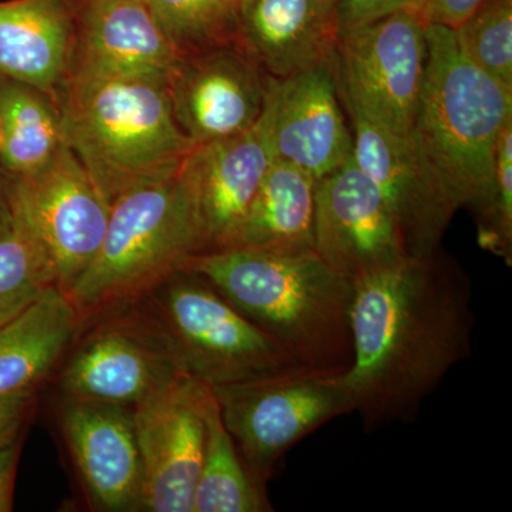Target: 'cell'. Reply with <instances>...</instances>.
Returning a JSON list of instances; mask_svg holds the SVG:
<instances>
[{
    "instance_id": "9",
    "label": "cell",
    "mask_w": 512,
    "mask_h": 512,
    "mask_svg": "<svg viewBox=\"0 0 512 512\" xmlns=\"http://www.w3.org/2000/svg\"><path fill=\"white\" fill-rule=\"evenodd\" d=\"M3 175L9 204L45 245L57 285L69 292L99 251L110 205L66 144L32 173Z\"/></svg>"
},
{
    "instance_id": "20",
    "label": "cell",
    "mask_w": 512,
    "mask_h": 512,
    "mask_svg": "<svg viewBox=\"0 0 512 512\" xmlns=\"http://www.w3.org/2000/svg\"><path fill=\"white\" fill-rule=\"evenodd\" d=\"M74 37V0L0 2V76L57 100L72 69Z\"/></svg>"
},
{
    "instance_id": "12",
    "label": "cell",
    "mask_w": 512,
    "mask_h": 512,
    "mask_svg": "<svg viewBox=\"0 0 512 512\" xmlns=\"http://www.w3.org/2000/svg\"><path fill=\"white\" fill-rule=\"evenodd\" d=\"M315 249L352 282L410 256L382 192L352 156L318 181Z\"/></svg>"
},
{
    "instance_id": "22",
    "label": "cell",
    "mask_w": 512,
    "mask_h": 512,
    "mask_svg": "<svg viewBox=\"0 0 512 512\" xmlns=\"http://www.w3.org/2000/svg\"><path fill=\"white\" fill-rule=\"evenodd\" d=\"M80 320L69 295L53 286L0 326V396L33 393L69 345Z\"/></svg>"
},
{
    "instance_id": "4",
    "label": "cell",
    "mask_w": 512,
    "mask_h": 512,
    "mask_svg": "<svg viewBox=\"0 0 512 512\" xmlns=\"http://www.w3.org/2000/svg\"><path fill=\"white\" fill-rule=\"evenodd\" d=\"M56 101L63 144L110 208L133 185L177 170L197 147L178 127L165 83L70 70Z\"/></svg>"
},
{
    "instance_id": "30",
    "label": "cell",
    "mask_w": 512,
    "mask_h": 512,
    "mask_svg": "<svg viewBox=\"0 0 512 512\" xmlns=\"http://www.w3.org/2000/svg\"><path fill=\"white\" fill-rule=\"evenodd\" d=\"M481 0H413L412 9L426 25L457 29L480 5Z\"/></svg>"
},
{
    "instance_id": "3",
    "label": "cell",
    "mask_w": 512,
    "mask_h": 512,
    "mask_svg": "<svg viewBox=\"0 0 512 512\" xmlns=\"http://www.w3.org/2000/svg\"><path fill=\"white\" fill-rule=\"evenodd\" d=\"M427 62L412 146L430 180L477 218L491 201L501 133L512 120V92L471 62L456 30L427 25Z\"/></svg>"
},
{
    "instance_id": "15",
    "label": "cell",
    "mask_w": 512,
    "mask_h": 512,
    "mask_svg": "<svg viewBox=\"0 0 512 512\" xmlns=\"http://www.w3.org/2000/svg\"><path fill=\"white\" fill-rule=\"evenodd\" d=\"M343 106L352 121L353 160L382 192L407 252L433 254L457 211L421 167L412 141L386 130L356 107Z\"/></svg>"
},
{
    "instance_id": "29",
    "label": "cell",
    "mask_w": 512,
    "mask_h": 512,
    "mask_svg": "<svg viewBox=\"0 0 512 512\" xmlns=\"http://www.w3.org/2000/svg\"><path fill=\"white\" fill-rule=\"evenodd\" d=\"M413 0H338L339 33L409 8Z\"/></svg>"
},
{
    "instance_id": "19",
    "label": "cell",
    "mask_w": 512,
    "mask_h": 512,
    "mask_svg": "<svg viewBox=\"0 0 512 512\" xmlns=\"http://www.w3.org/2000/svg\"><path fill=\"white\" fill-rule=\"evenodd\" d=\"M238 37L268 76L285 79L332 62L338 0H237Z\"/></svg>"
},
{
    "instance_id": "33",
    "label": "cell",
    "mask_w": 512,
    "mask_h": 512,
    "mask_svg": "<svg viewBox=\"0 0 512 512\" xmlns=\"http://www.w3.org/2000/svg\"><path fill=\"white\" fill-rule=\"evenodd\" d=\"M10 221V205L6 194L5 175L0 170V232L8 227Z\"/></svg>"
},
{
    "instance_id": "10",
    "label": "cell",
    "mask_w": 512,
    "mask_h": 512,
    "mask_svg": "<svg viewBox=\"0 0 512 512\" xmlns=\"http://www.w3.org/2000/svg\"><path fill=\"white\" fill-rule=\"evenodd\" d=\"M266 79L239 40L181 53L167 82L174 119L195 146L245 133L264 110Z\"/></svg>"
},
{
    "instance_id": "25",
    "label": "cell",
    "mask_w": 512,
    "mask_h": 512,
    "mask_svg": "<svg viewBox=\"0 0 512 512\" xmlns=\"http://www.w3.org/2000/svg\"><path fill=\"white\" fill-rule=\"evenodd\" d=\"M53 286L59 285L52 258L29 222L10 205L8 227L0 232V326Z\"/></svg>"
},
{
    "instance_id": "5",
    "label": "cell",
    "mask_w": 512,
    "mask_h": 512,
    "mask_svg": "<svg viewBox=\"0 0 512 512\" xmlns=\"http://www.w3.org/2000/svg\"><path fill=\"white\" fill-rule=\"evenodd\" d=\"M201 252L181 164L133 185L113 202L99 251L67 295L82 319L151 291Z\"/></svg>"
},
{
    "instance_id": "8",
    "label": "cell",
    "mask_w": 512,
    "mask_h": 512,
    "mask_svg": "<svg viewBox=\"0 0 512 512\" xmlns=\"http://www.w3.org/2000/svg\"><path fill=\"white\" fill-rule=\"evenodd\" d=\"M427 25L400 9L339 33L332 64L340 99L410 140L427 62Z\"/></svg>"
},
{
    "instance_id": "21",
    "label": "cell",
    "mask_w": 512,
    "mask_h": 512,
    "mask_svg": "<svg viewBox=\"0 0 512 512\" xmlns=\"http://www.w3.org/2000/svg\"><path fill=\"white\" fill-rule=\"evenodd\" d=\"M318 180L274 158L259 184L234 248L312 252L315 249Z\"/></svg>"
},
{
    "instance_id": "34",
    "label": "cell",
    "mask_w": 512,
    "mask_h": 512,
    "mask_svg": "<svg viewBox=\"0 0 512 512\" xmlns=\"http://www.w3.org/2000/svg\"><path fill=\"white\" fill-rule=\"evenodd\" d=\"M0 144H2V131H0Z\"/></svg>"
},
{
    "instance_id": "2",
    "label": "cell",
    "mask_w": 512,
    "mask_h": 512,
    "mask_svg": "<svg viewBox=\"0 0 512 512\" xmlns=\"http://www.w3.org/2000/svg\"><path fill=\"white\" fill-rule=\"evenodd\" d=\"M183 269L207 279L309 372L339 376L352 366L355 284L318 252L229 248L192 256Z\"/></svg>"
},
{
    "instance_id": "28",
    "label": "cell",
    "mask_w": 512,
    "mask_h": 512,
    "mask_svg": "<svg viewBox=\"0 0 512 512\" xmlns=\"http://www.w3.org/2000/svg\"><path fill=\"white\" fill-rule=\"evenodd\" d=\"M481 248L500 256L508 265L512 258V120L501 133L495 163L494 190L487 210L477 218Z\"/></svg>"
},
{
    "instance_id": "18",
    "label": "cell",
    "mask_w": 512,
    "mask_h": 512,
    "mask_svg": "<svg viewBox=\"0 0 512 512\" xmlns=\"http://www.w3.org/2000/svg\"><path fill=\"white\" fill-rule=\"evenodd\" d=\"M184 375L150 330L107 326L93 333L63 373L67 397L134 409Z\"/></svg>"
},
{
    "instance_id": "24",
    "label": "cell",
    "mask_w": 512,
    "mask_h": 512,
    "mask_svg": "<svg viewBox=\"0 0 512 512\" xmlns=\"http://www.w3.org/2000/svg\"><path fill=\"white\" fill-rule=\"evenodd\" d=\"M0 170L32 173L63 146L59 107L49 94L0 76Z\"/></svg>"
},
{
    "instance_id": "11",
    "label": "cell",
    "mask_w": 512,
    "mask_h": 512,
    "mask_svg": "<svg viewBox=\"0 0 512 512\" xmlns=\"http://www.w3.org/2000/svg\"><path fill=\"white\" fill-rule=\"evenodd\" d=\"M208 384L187 375L133 409L141 466V510L194 512L204 456L202 397Z\"/></svg>"
},
{
    "instance_id": "32",
    "label": "cell",
    "mask_w": 512,
    "mask_h": 512,
    "mask_svg": "<svg viewBox=\"0 0 512 512\" xmlns=\"http://www.w3.org/2000/svg\"><path fill=\"white\" fill-rule=\"evenodd\" d=\"M22 437L0 446V512L13 510L16 470H18Z\"/></svg>"
},
{
    "instance_id": "16",
    "label": "cell",
    "mask_w": 512,
    "mask_h": 512,
    "mask_svg": "<svg viewBox=\"0 0 512 512\" xmlns=\"http://www.w3.org/2000/svg\"><path fill=\"white\" fill-rule=\"evenodd\" d=\"M64 437L94 507L141 510L143 466L133 409L67 397Z\"/></svg>"
},
{
    "instance_id": "27",
    "label": "cell",
    "mask_w": 512,
    "mask_h": 512,
    "mask_svg": "<svg viewBox=\"0 0 512 512\" xmlns=\"http://www.w3.org/2000/svg\"><path fill=\"white\" fill-rule=\"evenodd\" d=\"M454 30L468 59L512 92V0H481Z\"/></svg>"
},
{
    "instance_id": "17",
    "label": "cell",
    "mask_w": 512,
    "mask_h": 512,
    "mask_svg": "<svg viewBox=\"0 0 512 512\" xmlns=\"http://www.w3.org/2000/svg\"><path fill=\"white\" fill-rule=\"evenodd\" d=\"M72 69L167 84L181 53L138 0H74Z\"/></svg>"
},
{
    "instance_id": "23",
    "label": "cell",
    "mask_w": 512,
    "mask_h": 512,
    "mask_svg": "<svg viewBox=\"0 0 512 512\" xmlns=\"http://www.w3.org/2000/svg\"><path fill=\"white\" fill-rule=\"evenodd\" d=\"M202 414L205 444L194 495V512L274 511L266 488L251 476L225 427L220 404L211 386L204 390Z\"/></svg>"
},
{
    "instance_id": "36",
    "label": "cell",
    "mask_w": 512,
    "mask_h": 512,
    "mask_svg": "<svg viewBox=\"0 0 512 512\" xmlns=\"http://www.w3.org/2000/svg\"><path fill=\"white\" fill-rule=\"evenodd\" d=\"M235 3H237V0H235Z\"/></svg>"
},
{
    "instance_id": "6",
    "label": "cell",
    "mask_w": 512,
    "mask_h": 512,
    "mask_svg": "<svg viewBox=\"0 0 512 512\" xmlns=\"http://www.w3.org/2000/svg\"><path fill=\"white\" fill-rule=\"evenodd\" d=\"M151 291L157 319L146 328L184 375L220 387L305 372L201 275L180 269Z\"/></svg>"
},
{
    "instance_id": "26",
    "label": "cell",
    "mask_w": 512,
    "mask_h": 512,
    "mask_svg": "<svg viewBox=\"0 0 512 512\" xmlns=\"http://www.w3.org/2000/svg\"><path fill=\"white\" fill-rule=\"evenodd\" d=\"M180 53L239 40L235 0H146Z\"/></svg>"
},
{
    "instance_id": "7",
    "label": "cell",
    "mask_w": 512,
    "mask_h": 512,
    "mask_svg": "<svg viewBox=\"0 0 512 512\" xmlns=\"http://www.w3.org/2000/svg\"><path fill=\"white\" fill-rule=\"evenodd\" d=\"M212 390L245 466L264 488L296 444L336 417L353 413L338 376L306 370Z\"/></svg>"
},
{
    "instance_id": "1",
    "label": "cell",
    "mask_w": 512,
    "mask_h": 512,
    "mask_svg": "<svg viewBox=\"0 0 512 512\" xmlns=\"http://www.w3.org/2000/svg\"><path fill=\"white\" fill-rule=\"evenodd\" d=\"M353 362L338 376L366 431L412 423L473 349V285L441 249L353 282Z\"/></svg>"
},
{
    "instance_id": "13",
    "label": "cell",
    "mask_w": 512,
    "mask_h": 512,
    "mask_svg": "<svg viewBox=\"0 0 512 512\" xmlns=\"http://www.w3.org/2000/svg\"><path fill=\"white\" fill-rule=\"evenodd\" d=\"M332 62L285 79L268 76L264 114L274 158L315 180L340 167L353 151Z\"/></svg>"
},
{
    "instance_id": "35",
    "label": "cell",
    "mask_w": 512,
    "mask_h": 512,
    "mask_svg": "<svg viewBox=\"0 0 512 512\" xmlns=\"http://www.w3.org/2000/svg\"><path fill=\"white\" fill-rule=\"evenodd\" d=\"M138 2H146V0H138Z\"/></svg>"
},
{
    "instance_id": "31",
    "label": "cell",
    "mask_w": 512,
    "mask_h": 512,
    "mask_svg": "<svg viewBox=\"0 0 512 512\" xmlns=\"http://www.w3.org/2000/svg\"><path fill=\"white\" fill-rule=\"evenodd\" d=\"M33 409V393L0 396V446L22 437L23 427Z\"/></svg>"
},
{
    "instance_id": "14",
    "label": "cell",
    "mask_w": 512,
    "mask_h": 512,
    "mask_svg": "<svg viewBox=\"0 0 512 512\" xmlns=\"http://www.w3.org/2000/svg\"><path fill=\"white\" fill-rule=\"evenodd\" d=\"M272 160L264 110L245 133L201 144L185 157L183 170L200 228L201 254L237 245L239 231Z\"/></svg>"
}]
</instances>
